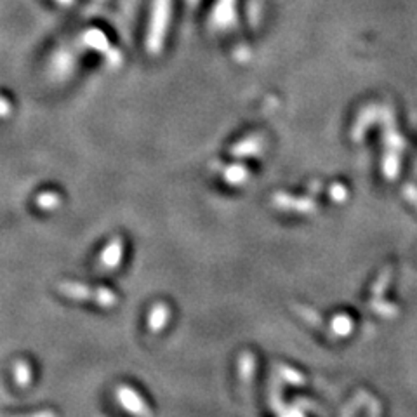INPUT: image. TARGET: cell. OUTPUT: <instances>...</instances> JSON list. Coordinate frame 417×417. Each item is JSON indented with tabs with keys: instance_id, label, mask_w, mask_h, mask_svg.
Listing matches in <instances>:
<instances>
[{
	"instance_id": "277c9868",
	"label": "cell",
	"mask_w": 417,
	"mask_h": 417,
	"mask_svg": "<svg viewBox=\"0 0 417 417\" xmlns=\"http://www.w3.org/2000/svg\"><path fill=\"white\" fill-rule=\"evenodd\" d=\"M30 417H56L53 412H40L35 414V416H30Z\"/></svg>"
},
{
	"instance_id": "3957f363",
	"label": "cell",
	"mask_w": 417,
	"mask_h": 417,
	"mask_svg": "<svg viewBox=\"0 0 417 417\" xmlns=\"http://www.w3.org/2000/svg\"><path fill=\"white\" fill-rule=\"evenodd\" d=\"M61 204V198L57 193H53V191H46V193H40L37 197V205L44 211H51V208L57 207Z\"/></svg>"
},
{
	"instance_id": "7a4b0ae2",
	"label": "cell",
	"mask_w": 417,
	"mask_h": 417,
	"mask_svg": "<svg viewBox=\"0 0 417 417\" xmlns=\"http://www.w3.org/2000/svg\"><path fill=\"white\" fill-rule=\"evenodd\" d=\"M15 378L18 386H28L32 381V367L25 360H18L15 364Z\"/></svg>"
},
{
	"instance_id": "6da1fadb",
	"label": "cell",
	"mask_w": 417,
	"mask_h": 417,
	"mask_svg": "<svg viewBox=\"0 0 417 417\" xmlns=\"http://www.w3.org/2000/svg\"><path fill=\"white\" fill-rule=\"evenodd\" d=\"M60 290L66 297H71V299H96L101 301V303H107V301L103 299V290H92L89 287L80 285V283L63 282L60 283Z\"/></svg>"
}]
</instances>
